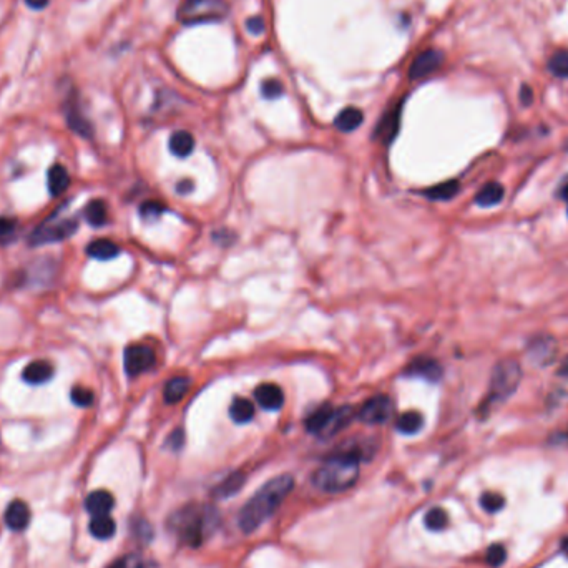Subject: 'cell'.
I'll return each instance as SVG.
<instances>
[{"label": "cell", "mask_w": 568, "mask_h": 568, "mask_svg": "<svg viewBox=\"0 0 568 568\" xmlns=\"http://www.w3.org/2000/svg\"><path fill=\"white\" fill-rule=\"evenodd\" d=\"M293 487L294 479L291 475H277L273 481L264 483L239 512V528L245 533H252L258 530L277 510Z\"/></svg>", "instance_id": "1"}, {"label": "cell", "mask_w": 568, "mask_h": 568, "mask_svg": "<svg viewBox=\"0 0 568 568\" xmlns=\"http://www.w3.org/2000/svg\"><path fill=\"white\" fill-rule=\"evenodd\" d=\"M361 461L352 454L341 450L327 458L313 475V483L319 490L339 494L351 489L359 477Z\"/></svg>", "instance_id": "2"}, {"label": "cell", "mask_w": 568, "mask_h": 568, "mask_svg": "<svg viewBox=\"0 0 568 568\" xmlns=\"http://www.w3.org/2000/svg\"><path fill=\"white\" fill-rule=\"evenodd\" d=\"M214 513L212 508L188 505L175 513L170 519V528L189 547L203 544L208 530V522Z\"/></svg>", "instance_id": "3"}, {"label": "cell", "mask_w": 568, "mask_h": 568, "mask_svg": "<svg viewBox=\"0 0 568 568\" xmlns=\"http://www.w3.org/2000/svg\"><path fill=\"white\" fill-rule=\"evenodd\" d=\"M228 14V3L225 0H187L180 7L178 20L184 25L221 20Z\"/></svg>", "instance_id": "4"}, {"label": "cell", "mask_w": 568, "mask_h": 568, "mask_svg": "<svg viewBox=\"0 0 568 568\" xmlns=\"http://www.w3.org/2000/svg\"><path fill=\"white\" fill-rule=\"evenodd\" d=\"M522 368L515 361H504L494 369L490 382V395L494 401H505L515 393L520 384Z\"/></svg>", "instance_id": "5"}, {"label": "cell", "mask_w": 568, "mask_h": 568, "mask_svg": "<svg viewBox=\"0 0 568 568\" xmlns=\"http://www.w3.org/2000/svg\"><path fill=\"white\" fill-rule=\"evenodd\" d=\"M77 228L78 221L75 218H62V220L50 218V220H47L44 225L33 231L31 243L32 246H40L47 245V243L63 241V239L70 238L77 231Z\"/></svg>", "instance_id": "6"}, {"label": "cell", "mask_w": 568, "mask_h": 568, "mask_svg": "<svg viewBox=\"0 0 568 568\" xmlns=\"http://www.w3.org/2000/svg\"><path fill=\"white\" fill-rule=\"evenodd\" d=\"M125 372L130 377H137L140 374L150 371L155 365V352L153 349L143 344H133L125 349L123 354Z\"/></svg>", "instance_id": "7"}, {"label": "cell", "mask_w": 568, "mask_h": 568, "mask_svg": "<svg viewBox=\"0 0 568 568\" xmlns=\"http://www.w3.org/2000/svg\"><path fill=\"white\" fill-rule=\"evenodd\" d=\"M390 415H393V402L384 394L374 395V397L368 399L359 412H357L359 420H363L364 424H369V426L384 424L390 419Z\"/></svg>", "instance_id": "8"}, {"label": "cell", "mask_w": 568, "mask_h": 568, "mask_svg": "<svg viewBox=\"0 0 568 568\" xmlns=\"http://www.w3.org/2000/svg\"><path fill=\"white\" fill-rule=\"evenodd\" d=\"M444 62V53L440 50L436 49H429L424 50L422 53H419L418 57L412 62L411 69H409V77L412 80H419L431 75L432 71H436Z\"/></svg>", "instance_id": "9"}, {"label": "cell", "mask_w": 568, "mask_h": 568, "mask_svg": "<svg viewBox=\"0 0 568 568\" xmlns=\"http://www.w3.org/2000/svg\"><path fill=\"white\" fill-rule=\"evenodd\" d=\"M255 399L266 411H279L284 404L283 389L277 384H269V382L256 387Z\"/></svg>", "instance_id": "10"}, {"label": "cell", "mask_w": 568, "mask_h": 568, "mask_svg": "<svg viewBox=\"0 0 568 568\" xmlns=\"http://www.w3.org/2000/svg\"><path fill=\"white\" fill-rule=\"evenodd\" d=\"M352 419H354V409H352V407L343 406L338 407V409H332L329 419H327L326 426H324L319 437L329 439V437L336 436L338 432L343 431V429H346L349 424H351Z\"/></svg>", "instance_id": "11"}, {"label": "cell", "mask_w": 568, "mask_h": 568, "mask_svg": "<svg viewBox=\"0 0 568 568\" xmlns=\"http://www.w3.org/2000/svg\"><path fill=\"white\" fill-rule=\"evenodd\" d=\"M406 374L407 376L422 377L431 382H437L442 377V368L436 359H431V357H418V359L412 361L409 368L406 369Z\"/></svg>", "instance_id": "12"}, {"label": "cell", "mask_w": 568, "mask_h": 568, "mask_svg": "<svg viewBox=\"0 0 568 568\" xmlns=\"http://www.w3.org/2000/svg\"><path fill=\"white\" fill-rule=\"evenodd\" d=\"M6 524L14 532H22L31 524V508L22 500H14L6 510Z\"/></svg>", "instance_id": "13"}, {"label": "cell", "mask_w": 568, "mask_h": 568, "mask_svg": "<svg viewBox=\"0 0 568 568\" xmlns=\"http://www.w3.org/2000/svg\"><path fill=\"white\" fill-rule=\"evenodd\" d=\"M399 119H401V105H397V107L389 110L384 117H382L381 123L376 126L374 137L384 143L393 141L399 130Z\"/></svg>", "instance_id": "14"}, {"label": "cell", "mask_w": 568, "mask_h": 568, "mask_svg": "<svg viewBox=\"0 0 568 568\" xmlns=\"http://www.w3.org/2000/svg\"><path fill=\"white\" fill-rule=\"evenodd\" d=\"M53 376V365L49 361H33L24 369L22 379L27 384L39 386L49 382Z\"/></svg>", "instance_id": "15"}, {"label": "cell", "mask_w": 568, "mask_h": 568, "mask_svg": "<svg viewBox=\"0 0 568 568\" xmlns=\"http://www.w3.org/2000/svg\"><path fill=\"white\" fill-rule=\"evenodd\" d=\"M115 505V499L110 492L107 490H95L88 495L85 500V508L92 517L108 515Z\"/></svg>", "instance_id": "16"}, {"label": "cell", "mask_w": 568, "mask_h": 568, "mask_svg": "<svg viewBox=\"0 0 568 568\" xmlns=\"http://www.w3.org/2000/svg\"><path fill=\"white\" fill-rule=\"evenodd\" d=\"M555 349H557V344L552 338H540L533 341L532 346L528 347V356L537 364L549 365V363H552L555 357Z\"/></svg>", "instance_id": "17"}, {"label": "cell", "mask_w": 568, "mask_h": 568, "mask_svg": "<svg viewBox=\"0 0 568 568\" xmlns=\"http://www.w3.org/2000/svg\"><path fill=\"white\" fill-rule=\"evenodd\" d=\"M189 386H191V381H189L188 377L184 376L171 377L165 384V389H163V399H165L166 404H178L180 401H183L184 395L188 394Z\"/></svg>", "instance_id": "18"}, {"label": "cell", "mask_w": 568, "mask_h": 568, "mask_svg": "<svg viewBox=\"0 0 568 568\" xmlns=\"http://www.w3.org/2000/svg\"><path fill=\"white\" fill-rule=\"evenodd\" d=\"M363 121H364V113L361 112L359 108L347 107V108H344V110L341 112L338 117H336L334 125L339 132L349 133V132H354V130L359 128V126L363 125Z\"/></svg>", "instance_id": "19"}, {"label": "cell", "mask_w": 568, "mask_h": 568, "mask_svg": "<svg viewBox=\"0 0 568 568\" xmlns=\"http://www.w3.org/2000/svg\"><path fill=\"white\" fill-rule=\"evenodd\" d=\"M67 123L71 130H74L75 133L82 135V137L85 138H90L92 133H94V130H92V125L90 121H88L85 117L82 115V112H80V108L77 107V103H69L67 105Z\"/></svg>", "instance_id": "20"}, {"label": "cell", "mask_w": 568, "mask_h": 568, "mask_svg": "<svg viewBox=\"0 0 568 568\" xmlns=\"http://www.w3.org/2000/svg\"><path fill=\"white\" fill-rule=\"evenodd\" d=\"M87 255L94 259L108 261L120 255V248L110 239H95L87 246Z\"/></svg>", "instance_id": "21"}, {"label": "cell", "mask_w": 568, "mask_h": 568, "mask_svg": "<svg viewBox=\"0 0 568 568\" xmlns=\"http://www.w3.org/2000/svg\"><path fill=\"white\" fill-rule=\"evenodd\" d=\"M70 184V176L62 165H53L49 170L47 175V187L49 193L52 196H60L63 191H67Z\"/></svg>", "instance_id": "22"}, {"label": "cell", "mask_w": 568, "mask_h": 568, "mask_svg": "<svg viewBox=\"0 0 568 568\" xmlns=\"http://www.w3.org/2000/svg\"><path fill=\"white\" fill-rule=\"evenodd\" d=\"M170 150L171 153L180 158L188 157V155H191V151L195 150V138H193V135L187 132V130L175 132L170 138Z\"/></svg>", "instance_id": "23"}, {"label": "cell", "mask_w": 568, "mask_h": 568, "mask_svg": "<svg viewBox=\"0 0 568 568\" xmlns=\"http://www.w3.org/2000/svg\"><path fill=\"white\" fill-rule=\"evenodd\" d=\"M246 477L243 475L241 472H234L228 475V477L225 479L221 483H218L216 487L213 489V497L216 499H228L231 495H236L239 489L243 487V483H245Z\"/></svg>", "instance_id": "24"}, {"label": "cell", "mask_w": 568, "mask_h": 568, "mask_svg": "<svg viewBox=\"0 0 568 568\" xmlns=\"http://www.w3.org/2000/svg\"><path fill=\"white\" fill-rule=\"evenodd\" d=\"M504 195H505V191H504L502 184L497 182L487 183L485 187H483L481 191L477 193V196H475V203H477L479 206H482V208H489V206L499 205L500 201H502Z\"/></svg>", "instance_id": "25"}, {"label": "cell", "mask_w": 568, "mask_h": 568, "mask_svg": "<svg viewBox=\"0 0 568 568\" xmlns=\"http://www.w3.org/2000/svg\"><path fill=\"white\" fill-rule=\"evenodd\" d=\"M88 528H90L92 535H94L95 538H98V540H108V538H112L113 535H115L117 525L112 517L98 515V517H92Z\"/></svg>", "instance_id": "26"}, {"label": "cell", "mask_w": 568, "mask_h": 568, "mask_svg": "<svg viewBox=\"0 0 568 568\" xmlns=\"http://www.w3.org/2000/svg\"><path fill=\"white\" fill-rule=\"evenodd\" d=\"M458 189H461V184H458V182H456V180H450V182H444V183L436 184V187H432V188H427L426 191H424V195H426L429 200L447 201V200H452V198L457 195Z\"/></svg>", "instance_id": "27"}, {"label": "cell", "mask_w": 568, "mask_h": 568, "mask_svg": "<svg viewBox=\"0 0 568 568\" xmlns=\"http://www.w3.org/2000/svg\"><path fill=\"white\" fill-rule=\"evenodd\" d=\"M422 426H424L422 415H420L419 412H415V411L404 412L401 418L397 419V422H395V427H397V431L401 432V434H406V436L418 434L420 429H422Z\"/></svg>", "instance_id": "28"}, {"label": "cell", "mask_w": 568, "mask_h": 568, "mask_svg": "<svg viewBox=\"0 0 568 568\" xmlns=\"http://www.w3.org/2000/svg\"><path fill=\"white\" fill-rule=\"evenodd\" d=\"M230 415L236 424H246L255 418V406L248 399L236 397L230 407Z\"/></svg>", "instance_id": "29"}, {"label": "cell", "mask_w": 568, "mask_h": 568, "mask_svg": "<svg viewBox=\"0 0 568 568\" xmlns=\"http://www.w3.org/2000/svg\"><path fill=\"white\" fill-rule=\"evenodd\" d=\"M331 412H332V407L329 406H321V407H318L314 412H311L309 418L306 419V429H308V432H311V434H316V436L321 434L324 426H326L327 419H329Z\"/></svg>", "instance_id": "30"}, {"label": "cell", "mask_w": 568, "mask_h": 568, "mask_svg": "<svg viewBox=\"0 0 568 568\" xmlns=\"http://www.w3.org/2000/svg\"><path fill=\"white\" fill-rule=\"evenodd\" d=\"M83 214L92 226H103L107 223V205L102 200L90 201L83 209Z\"/></svg>", "instance_id": "31"}, {"label": "cell", "mask_w": 568, "mask_h": 568, "mask_svg": "<svg viewBox=\"0 0 568 568\" xmlns=\"http://www.w3.org/2000/svg\"><path fill=\"white\" fill-rule=\"evenodd\" d=\"M424 524H426V527L429 530H432V532H439V530H444L449 524L447 512H445L444 508H439V507L432 508V510H429L426 513Z\"/></svg>", "instance_id": "32"}, {"label": "cell", "mask_w": 568, "mask_h": 568, "mask_svg": "<svg viewBox=\"0 0 568 568\" xmlns=\"http://www.w3.org/2000/svg\"><path fill=\"white\" fill-rule=\"evenodd\" d=\"M549 70L555 77L568 78V50H558L549 60Z\"/></svg>", "instance_id": "33"}, {"label": "cell", "mask_w": 568, "mask_h": 568, "mask_svg": "<svg viewBox=\"0 0 568 568\" xmlns=\"http://www.w3.org/2000/svg\"><path fill=\"white\" fill-rule=\"evenodd\" d=\"M70 399H71V402L75 404V406L88 407V406H92V404H94L95 395L90 389H87V387L75 386L74 389H71V393H70Z\"/></svg>", "instance_id": "34"}, {"label": "cell", "mask_w": 568, "mask_h": 568, "mask_svg": "<svg viewBox=\"0 0 568 568\" xmlns=\"http://www.w3.org/2000/svg\"><path fill=\"white\" fill-rule=\"evenodd\" d=\"M481 505L483 507V510L495 513L502 510L505 505V499L500 494H497V492H485L481 497Z\"/></svg>", "instance_id": "35"}, {"label": "cell", "mask_w": 568, "mask_h": 568, "mask_svg": "<svg viewBox=\"0 0 568 568\" xmlns=\"http://www.w3.org/2000/svg\"><path fill=\"white\" fill-rule=\"evenodd\" d=\"M283 92V83L276 78H268L261 83V94H263L264 98H279Z\"/></svg>", "instance_id": "36"}, {"label": "cell", "mask_w": 568, "mask_h": 568, "mask_svg": "<svg viewBox=\"0 0 568 568\" xmlns=\"http://www.w3.org/2000/svg\"><path fill=\"white\" fill-rule=\"evenodd\" d=\"M485 558L490 567L497 568L502 565V563L505 562V558H507V550H505V547L495 544V545H492L489 550H487Z\"/></svg>", "instance_id": "37"}, {"label": "cell", "mask_w": 568, "mask_h": 568, "mask_svg": "<svg viewBox=\"0 0 568 568\" xmlns=\"http://www.w3.org/2000/svg\"><path fill=\"white\" fill-rule=\"evenodd\" d=\"M110 568H146V565L138 555H126V557H121L120 560L112 563Z\"/></svg>", "instance_id": "38"}, {"label": "cell", "mask_w": 568, "mask_h": 568, "mask_svg": "<svg viewBox=\"0 0 568 568\" xmlns=\"http://www.w3.org/2000/svg\"><path fill=\"white\" fill-rule=\"evenodd\" d=\"M163 212H165V206L158 203V201H146V203H143L140 208V214L143 218H146V220H148V218H157Z\"/></svg>", "instance_id": "39"}, {"label": "cell", "mask_w": 568, "mask_h": 568, "mask_svg": "<svg viewBox=\"0 0 568 568\" xmlns=\"http://www.w3.org/2000/svg\"><path fill=\"white\" fill-rule=\"evenodd\" d=\"M183 442H184L183 431H182V429H176V431L171 432V436L168 437L166 445H168V447H170L171 450H180V449H182Z\"/></svg>", "instance_id": "40"}, {"label": "cell", "mask_w": 568, "mask_h": 568, "mask_svg": "<svg viewBox=\"0 0 568 568\" xmlns=\"http://www.w3.org/2000/svg\"><path fill=\"white\" fill-rule=\"evenodd\" d=\"M246 28L252 35H261L264 32V20L261 17H251V19H248Z\"/></svg>", "instance_id": "41"}, {"label": "cell", "mask_w": 568, "mask_h": 568, "mask_svg": "<svg viewBox=\"0 0 568 568\" xmlns=\"http://www.w3.org/2000/svg\"><path fill=\"white\" fill-rule=\"evenodd\" d=\"M15 231V221L8 218H0V238H6Z\"/></svg>", "instance_id": "42"}, {"label": "cell", "mask_w": 568, "mask_h": 568, "mask_svg": "<svg viewBox=\"0 0 568 568\" xmlns=\"http://www.w3.org/2000/svg\"><path fill=\"white\" fill-rule=\"evenodd\" d=\"M520 102L525 105V107H528V105H532L533 102V90L527 85L522 87L520 90Z\"/></svg>", "instance_id": "43"}, {"label": "cell", "mask_w": 568, "mask_h": 568, "mask_svg": "<svg viewBox=\"0 0 568 568\" xmlns=\"http://www.w3.org/2000/svg\"><path fill=\"white\" fill-rule=\"evenodd\" d=\"M25 3L33 10H42L49 6V0H25Z\"/></svg>", "instance_id": "44"}, {"label": "cell", "mask_w": 568, "mask_h": 568, "mask_svg": "<svg viewBox=\"0 0 568 568\" xmlns=\"http://www.w3.org/2000/svg\"><path fill=\"white\" fill-rule=\"evenodd\" d=\"M560 372L563 374V376H567L568 377V357L565 361H563V364H562V369H560Z\"/></svg>", "instance_id": "45"}, {"label": "cell", "mask_w": 568, "mask_h": 568, "mask_svg": "<svg viewBox=\"0 0 568 568\" xmlns=\"http://www.w3.org/2000/svg\"><path fill=\"white\" fill-rule=\"evenodd\" d=\"M567 203H568V201H567Z\"/></svg>", "instance_id": "46"}]
</instances>
